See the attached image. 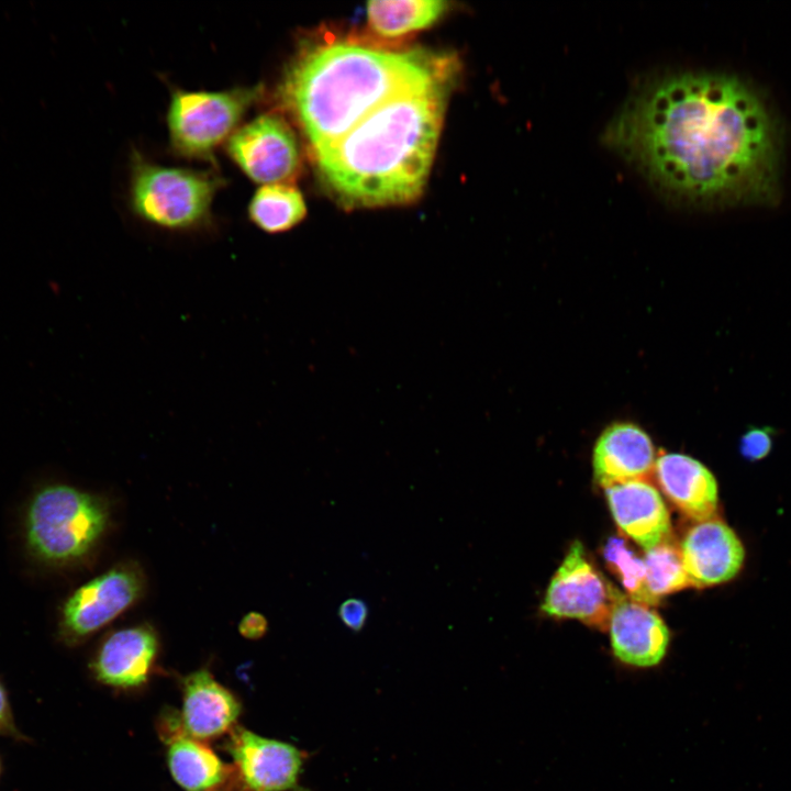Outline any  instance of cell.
Wrapping results in <instances>:
<instances>
[{"label":"cell","mask_w":791,"mask_h":791,"mask_svg":"<svg viewBox=\"0 0 791 791\" xmlns=\"http://www.w3.org/2000/svg\"><path fill=\"white\" fill-rule=\"evenodd\" d=\"M602 142L683 207H768L781 197V122L764 93L736 75H650L631 90Z\"/></svg>","instance_id":"cell-1"},{"label":"cell","mask_w":791,"mask_h":791,"mask_svg":"<svg viewBox=\"0 0 791 791\" xmlns=\"http://www.w3.org/2000/svg\"><path fill=\"white\" fill-rule=\"evenodd\" d=\"M449 78L403 92L313 153L320 178L346 209L416 200L430 175Z\"/></svg>","instance_id":"cell-2"},{"label":"cell","mask_w":791,"mask_h":791,"mask_svg":"<svg viewBox=\"0 0 791 791\" xmlns=\"http://www.w3.org/2000/svg\"><path fill=\"white\" fill-rule=\"evenodd\" d=\"M450 70L449 60L422 51L333 43L298 54L275 96L313 154L343 137L386 101L449 78Z\"/></svg>","instance_id":"cell-3"},{"label":"cell","mask_w":791,"mask_h":791,"mask_svg":"<svg viewBox=\"0 0 791 791\" xmlns=\"http://www.w3.org/2000/svg\"><path fill=\"white\" fill-rule=\"evenodd\" d=\"M225 185L212 170L169 167L135 153L132 158L129 204L144 223L174 233L209 230L212 204Z\"/></svg>","instance_id":"cell-4"},{"label":"cell","mask_w":791,"mask_h":791,"mask_svg":"<svg viewBox=\"0 0 791 791\" xmlns=\"http://www.w3.org/2000/svg\"><path fill=\"white\" fill-rule=\"evenodd\" d=\"M108 523L103 499L67 484H51L37 491L27 505L25 536L37 558L64 564L87 555Z\"/></svg>","instance_id":"cell-5"},{"label":"cell","mask_w":791,"mask_h":791,"mask_svg":"<svg viewBox=\"0 0 791 791\" xmlns=\"http://www.w3.org/2000/svg\"><path fill=\"white\" fill-rule=\"evenodd\" d=\"M261 92L260 86L174 90L166 116L172 151L186 158L212 161L215 149L241 126Z\"/></svg>","instance_id":"cell-6"},{"label":"cell","mask_w":791,"mask_h":791,"mask_svg":"<svg viewBox=\"0 0 791 791\" xmlns=\"http://www.w3.org/2000/svg\"><path fill=\"white\" fill-rule=\"evenodd\" d=\"M624 597L593 567L582 544L576 541L553 576L541 610L549 616L576 619L605 631L615 605Z\"/></svg>","instance_id":"cell-7"},{"label":"cell","mask_w":791,"mask_h":791,"mask_svg":"<svg viewBox=\"0 0 791 791\" xmlns=\"http://www.w3.org/2000/svg\"><path fill=\"white\" fill-rule=\"evenodd\" d=\"M232 161L256 183H290L301 167L297 136L277 113H263L241 125L225 143Z\"/></svg>","instance_id":"cell-8"},{"label":"cell","mask_w":791,"mask_h":791,"mask_svg":"<svg viewBox=\"0 0 791 791\" xmlns=\"http://www.w3.org/2000/svg\"><path fill=\"white\" fill-rule=\"evenodd\" d=\"M144 589L141 572L120 565L76 589L62 611V633L78 643L110 623L134 604Z\"/></svg>","instance_id":"cell-9"},{"label":"cell","mask_w":791,"mask_h":791,"mask_svg":"<svg viewBox=\"0 0 791 791\" xmlns=\"http://www.w3.org/2000/svg\"><path fill=\"white\" fill-rule=\"evenodd\" d=\"M680 553L691 586L708 588L734 580L746 562L737 533L716 515L695 522L686 533Z\"/></svg>","instance_id":"cell-10"},{"label":"cell","mask_w":791,"mask_h":791,"mask_svg":"<svg viewBox=\"0 0 791 791\" xmlns=\"http://www.w3.org/2000/svg\"><path fill=\"white\" fill-rule=\"evenodd\" d=\"M227 747L250 790L307 791L300 784L307 754L296 746L238 728Z\"/></svg>","instance_id":"cell-11"},{"label":"cell","mask_w":791,"mask_h":791,"mask_svg":"<svg viewBox=\"0 0 791 791\" xmlns=\"http://www.w3.org/2000/svg\"><path fill=\"white\" fill-rule=\"evenodd\" d=\"M608 630L614 656L626 666L651 668L666 656L669 631L649 605L625 595L615 605Z\"/></svg>","instance_id":"cell-12"},{"label":"cell","mask_w":791,"mask_h":791,"mask_svg":"<svg viewBox=\"0 0 791 791\" xmlns=\"http://www.w3.org/2000/svg\"><path fill=\"white\" fill-rule=\"evenodd\" d=\"M655 448L648 434L633 423H613L598 437L592 467L595 481L605 488L645 480L655 468Z\"/></svg>","instance_id":"cell-13"},{"label":"cell","mask_w":791,"mask_h":791,"mask_svg":"<svg viewBox=\"0 0 791 791\" xmlns=\"http://www.w3.org/2000/svg\"><path fill=\"white\" fill-rule=\"evenodd\" d=\"M612 516L619 528L645 552L670 535V516L658 490L645 480L605 488Z\"/></svg>","instance_id":"cell-14"},{"label":"cell","mask_w":791,"mask_h":791,"mask_svg":"<svg viewBox=\"0 0 791 791\" xmlns=\"http://www.w3.org/2000/svg\"><path fill=\"white\" fill-rule=\"evenodd\" d=\"M157 650V636L149 626L122 628L102 642L92 659L91 670L103 684L138 687L147 680Z\"/></svg>","instance_id":"cell-15"},{"label":"cell","mask_w":791,"mask_h":791,"mask_svg":"<svg viewBox=\"0 0 791 791\" xmlns=\"http://www.w3.org/2000/svg\"><path fill=\"white\" fill-rule=\"evenodd\" d=\"M655 476L667 498L695 522L716 515L718 484L713 472L691 456L670 453L655 461Z\"/></svg>","instance_id":"cell-16"},{"label":"cell","mask_w":791,"mask_h":791,"mask_svg":"<svg viewBox=\"0 0 791 791\" xmlns=\"http://www.w3.org/2000/svg\"><path fill=\"white\" fill-rule=\"evenodd\" d=\"M235 697L207 670H198L185 679L181 729L196 739L225 733L239 715Z\"/></svg>","instance_id":"cell-17"},{"label":"cell","mask_w":791,"mask_h":791,"mask_svg":"<svg viewBox=\"0 0 791 791\" xmlns=\"http://www.w3.org/2000/svg\"><path fill=\"white\" fill-rule=\"evenodd\" d=\"M169 737L168 765L178 784L188 791H205L223 781L222 761L209 747L185 734L180 723Z\"/></svg>","instance_id":"cell-18"},{"label":"cell","mask_w":791,"mask_h":791,"mask_svg":"<svg viewBox=\"0 0 791 791\" xmlns=\"http://www.w3.org/2000/svg\"><path fill=\"white\" fill-rule=\"evenodd\" d=\"M448 5L443 0L370 1L366 14L376 34L392 38L433 25Z\"/></svg>","instance_id":"cell-19"},{"label":"cell","mask_w":791,"mask_h":791,"mask_svg":"<svg viewBox=\"0 0 791 791\" xmlns=\"http://www.w3.org/2000/svg\"><path fill=\"white\" fill-rule=\"evenodd\" d=\"M249 221L268 234H280L299 225L307 215L302 193L291 183L260 186L248 207Z\"/></svg>","instance_id":"cell-20"},{"label":"cell","mask_w":791,"mask_h":791,"mask_svg":"<svg viewBox=\"0 0 791 791\" xmlns=\"http://www.w3.org/2000/svg\"><path fill=\"white\" fill-rule=\"evenodd\" d=\"M609 569L621 581L631 600L646 605L658 604L659 599L648 590L644 559L632 550L621 537H610L603 547Z\"/></svg>","instance_id":"cell-21"},{"label":"cell","mask_w":791,"mask_h":791,"mask_svg":"<svg viewBox=\"0 0 791 791\" xmlns=\"http://www.w3.org/2000/svg\"><path fill=\"white\" fill-rule=\"evenodd\" d=\"M644 562L648 590L657 599L692 587L680 548L671 545L668 539L647 550Z\"/></svg>","instance_id":"cell-22"},{"label":"cell","mask_w":791,"mask_h":791,"mask_svg":"<svg viewBox=\"0 0 791 791\" xmlns=\"http://www.w3.org/2000/svg\"><path fill=\"white\" fill-rule=\"evenodd\" d=\"M773 446V430L769 427L748 428L740 437L739 453L748 461L766 458Z\"/></svg>","instance_id":"cell-23"},{"label":"cell","mask_w":791,"mask_h":791,"mask_svg":"<svg viewBox=\"0 0 791 791\" xmlns=\"http://www.w3.org/2000/svg\"><path fill=\"white\" fill-rule=\"evenodd\" d=\"M337 615L348 630L358 633L367 623L368 605L361 599L349 598L339 605Z\"/></svg>","instance_id":"cell-24"},{"label":"cell","mask_w":791,"mask_h":791,"mask_svg":"<svg viewBox=\"0 0 791 791\" xmlns=\"http://www.w3.org/2000/svg\"><path fill=\"white\" fill-rule=\"evenodd\" d=\"M0 736L11 738L15 742H30V738L21 732L15 723L9 693L0 681Z\"/></svg>","instance_id":"cell-25"},{"label":"cell","mask_w":791,"mask_h":791,"mask_svg":"<svg viewBox=\"0 0 791 791\" xmlns=\"http://www.w3.org/2000/svg\"><path fill=\"white\" fill-rule=\"evenodd\" d=\"M268 627L266 617L257 612L247 613L239 622V633L249 639H257L264 636Z\"/></svg>","instance_id":"cell-26"},{"label":"cell","mask_w":791,"mask_h":791,"mask_svg":"<svg viewBox=\"0 0 791 791\" xmlns=\"http://www.w3.org/2000/svg\"><path fill=\"white\" fill-rule=\"evenodd\" d=\"M2 767H3V766H2V760H1V757H0V778H1V775H2Z\"/></svg>","instance_id":"cell-27"},{"label":"cell","mask_w":791,"mask_h":791,"mask_svg":"<svg viewBox=\"0 0 791 791\" xmlns=\"http://www.w3.org/2000/svg\"><path fill=\"white\" fill-rule=\"evenodd\" d=\"M205 791H209V790H205Z\"/></svg>","instance_id":"cell-28"}]
</instances>
